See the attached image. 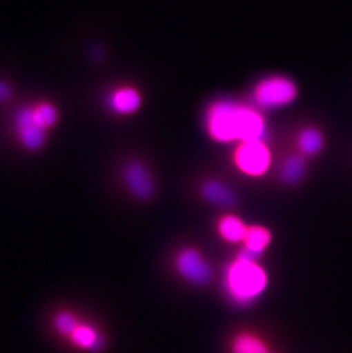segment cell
<instances>
[{"label": "cell", "instance_id": "obj_9", "mask_svg": "<svg viewBox=\"0 0 352 353\" xmlns=\"http://www.w3.org/2000/svg\"><path fill=\"white\" fill-rule=\"evenodd\" d=\"M271 232L262 225H251L244 239V250L240 255L251 260H259L260 256L271 243Z\"/></svg>", "mask_w": 352, "mask_h": 353}, {"label": "cell", "instance_id": "obj_5", "mask_svg": "<svg viewBox=\"0 0 352 353\" xmlns=\"http://www.w3.org/2000/svg\"><path fill=\"white\" fill-rule=\"evenodd\" d=\"M175 267L179 276L193 285H206L212 279L213 270L210 263L193 248H184L176 255Z\"/></svg>", "mask_w": 352, "mask_h": 353}, {"label": "cell", "instance_id": "obj_6", "mask_svg": "<svg viewBox=\"0 0 352 353\" xmlns=\"http://www.w3.org/2000/svg\"><path fill=\"white\" fill-rule=\"evenodd\" d=\"M14 126L21 144L27 150H40L46 142L47 130L36 123L31 107L21 108L17 111L14 118Z\"/></svg>", "mask_w": 352, "mask_h": 353}, {"label": "cell", "instance_id": "obj_15", "mask_svg": "<svg viewBox=\"0 0 352 353\" xmlns=\"http://www.w3.org/2000/svg\"><path fill=\"white\" fill-rule=\"evenodd\" d=\"M231 353H271V351L261 337L245 332L233 339Z\"/></svg>", "mask_w": 352, "mask_h": 353}, {"label": "cell", "instance_id": "obj_4", "mask_svg": "<svg viewBox=\"0 0 352 353\" xmlns=\"http://www.w3.org/2000/svg\"><path fill=\"white\" fill-rule=\"evenodd\" d=\"M271 151L264 140L248 141L237 144L233 163L240 173L248 177H261L271 166Z\"/></svg>", "mask_w": 352, "mask_h": 353}, {"label": "cell", "instance_id": "obj_7", "mask_svg": "<svg viewBox=\"0 0 352 353\" xmlns=\"http://www.w3.org/2000/svg\"><path fill=\"white\" fill-rule=\"evenodd\" d=\"M123 177L127 189L137 199L149 200L155 194L153 175L140 160L127 163L124 167Z\"/></svg>", "mask_w": 352, "mask_h": 353}, {"label": "cell", "instance_id": "obj_16", "mask_svg": "<svg viewBox=\"0 0 352 353\" xmlns=\"http://www.w3.org/2000/svg\"><path fill=\"white\" fill-rule=\"evenodd\" d=\"M31 108H32V114L36 123L43 130H50L59 121L60 114L53 104L41 102Z\"/></svg>", "mask_w": 352, "mask_h": 353}, {"label": "cell", "instance_id": "obj_18", "mask_svg": "<svg viewBox=\"0 0 352 353\" xmlns=\"http://www.w3.org/2000/svg\"><path fill=\"white\" fill-rule=\"evenodd\" d=\"M10 95H12V92H10V86L6 83L0 81V102L8 101Z\"/></svg>", "mask_w": 352, "mask_h": 353}, {"label": "cell", "instance_id": "obj_17", "mask_svg": "<svg viewBox=\"0 0 352 353\" xmlns=\"http://www.w3.org/2000/svg\"><path fill=\"white\" fill-rule=\"evenodd\" d=\"M54 326L59 330L61 335L70 337L73 332L77 330V327L79 326V323L76 316L68 312H62L55 316Z\"/></svg>", "mask_w": 352, "mask_h": 353}, {"label": "cell", "instance_id": "obj_10", "mask_svg": "<svg viewBox=\"0 0 352 353\" xmlns=\"http://www.w3.org/2000/svg\"><path fill=\"white\" fill-rule=\"evenodd\" d=\"M200 192L207 201L216 206L231 207L236 201L233 191L226 183L217 180L206 181L202 185Z\"/></svg>", "mask_w": 352, "mask_h": 353}, {"label": "cell", "instance_id": "obj_13", "mask_svg": "<svg viewBox=\"0 0 352 353\" xmlns=\"http://www.w3.org/2000/svg\"><path fill=\"white\" fill-rule=\"evenodd\" d=\"M306 173V161L303 156L296 154L286 158L280 170V179L282 183L294 185L304 179Z\"/></svg>", "mask_w": 352, "mask_h": 353}, {"label": "cell", "instance_id": "obj_11", "mask_svg": "<svg viewBox=\"0 0 352 353\" xmlns=\"http://www.w3.org/2000/svg\"><path fill=\"white\" fill-rule=\"evenodd\" d=\"M296 144L301 152V156L313 157V156H316L322 152L324 145H325V140H324V135L318 128L306 127L297 135Z\"/></svg>", "mask_w": 352, "mask_h": 353}, {"label": "cell", "instance_id": "obj_1", "mask_svg": "<svg viewBox=\"0 0 352 353\" xmlns=\"http://www.w3.org/2000/svg\"><path fill=\"white\" fill-rule=\"evenodd\" d=\"M205 130L216 143L264 140L266 121L259 108L230 99L216 100L205 111Z\"/></svg>", "mask_w": 352, "mask_h": 353}, {"label": "cell", "instance_id": "obj_2", "mask_svg": "<svg viewBox=\"0 0 352 353\" xmlns=\"http://www.w3.org/2000/svg\"><path fill=\"white\" fill-rule=\"evenodd\" d=\"M269 276L256 260L237 257L228 265L223 286L226 296L240 307H249L266 292Z\"/></svg>", "mask_w": 352, "mask_h": 353}, {"label": "cell", "instance_id": "obj_14", "mask_svg": "<svg viewBox=\"0 0 352 353\" xmlns=\"http://www.w3.org/2000/svg\"><path fill=\"white\" fill-rule=\"evenodd\" d=\"M70 340L76 347L85 350L99 351L104 345V337L95 328L80 323L71 335Z\"/></svg>", "mask_w": 352, "mask_h": 353}, {"label": "cell", "instance_id": "obj_3", "mask_svg": "<svg viewBox=\"0 0 352 353\" xmlns=\"http://www.w3.org/2000/svg\"><path fill=\"white\" fill-rule=\"evenodd\" d=\"M297 86L291 78L273 74L260 80L253 88L252 97L256 108L275 110L293 103L297 97Z\"/></svg>", "mask_w": 352, "mask_h": 353}, {"label": "cell", "instance_id": "obj_12", "mask_svg": "<svg viewBox=\"0 0 352 353\" xmlns=\"http://www.w3.org/2000/svg\"><path fill=\"white\" fill-rule=\"evenodd\" d=\"M247 227L244 221L236 215H224L217 223L219 236L228 243H243L246 236Z\"/></svg>", "mask_w": 352, "mask_h": 353}, {"label": "cell", "instance_id": "obj_8", "mask_svg": "<svg viewBox=\"0 0 352 353\" xmlns=\"http://www.w3.org/2000/svg\"><path fill=\"white\" fill-rule=\"evenodd\" d=\"M108 104L115 114L130 116L140 109L142 105V97L140 92L134 87H120L110 94Z\"/></svg>", "mask_w": 352, "mask_h": 353}]
</instances>
